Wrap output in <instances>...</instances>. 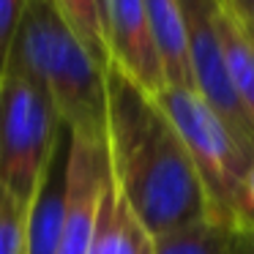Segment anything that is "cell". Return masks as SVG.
<instances>
[{
    "mask_svg": "<svg viewBox=\"0 0 254 254\" xmlns=\"http://www.w3.org/2000/svg\"><path fill=\"white\" fill-rule=\"evenodd\" d=\"M0 254H28V205L0 181Z\"/></svg>",
    "mask_w": 254,
    "mask_h": 254,
    "instance_id": "5bb4252c",
    "label": "cell"
},
{
    "mask_svg": "<svg viewBox=\"0 0 254 254\" xmlns=\"http://www.w3.org/2000/svg\"><path fill=\"white\" fill-rule=\"evenodd\" d=\"M107 156L112 186L153 238L210 219L181 134L148 93L107 66Z\"/></svg>",
    "mask_w": 254,
    "mask_h": 254,
    "instance_id": "6da1fadb",
    "label": "cell"
},
{
    "mask_svg": "<svg viewBox=\"0 0 254 254\" xmlns=\"http://www.w3.org/2000/svg\"><path fill=\"white\" fill-rule=\"evenodd\" d=\"M61 131L50 96L25 74L6 68L0 77V181L19 202L30 205Z\"/></svg>",
    "mask_w": 254,
    "mask_h": 254,
    "instance_id": "277c9868",
    "label": "cell"
},
{
    "mask_svg": "<svg viewBox=\"0 0 254 254\" xmlns=\"http://www.w3.org/2000/svg\"><path fill=\"white\" fill-rule=\"evenodd\" d=\"M153 101L186 145L208 197L210 219L238 232H254L246 208V175L254 161L243 153L230 126L191 88L164 85Z\"/></svg>",
    "mask_w": 254,
    "mask_h": 254,
    "instance_id": "3957f363",
    "label": "cell"
},
{
    "mask_svg": "<svg viewBox=\"0 0 254 254\" xmlns=\"http://www.w3.org/2000/svg\"><path fill=\"white\" fill-rule=\"evenodd\" d=\"M246 28H249V33H252V39H254V8H252V17H249Z\"/></svg>",
    "mask_w": 254,
    "mask_h": 254,
    "instance_id": "ac0fdd59",
    "label": "cell"
},
{
    "mask_svg": "<svg viewBox=\"0 0 254 254\" xmlns=\"http://www.w3.org/2000/svg\"><path fill=\"white\" fill-rule=\"evenodd\" d=\"M110 181V156L104 139L68 131V191L55 254L90 252Z\"/></svg>",
    "mask_w": 254,
    "mask_h": 254,
    "instance_id": "8992f818",
    "label": "cell"
},
{
    "mask_svg": "<svg viewBox=\"0 0 254 254\" xmlns=\"http://www.w3.org/2000/svg\"><path fill=\"white\" fill-rule=\"evenodd\" d=\"M104 39L110 66L153 99L167 85L150 33L145 0H104Z\"/></svg>",
    "mask_w": 254,
    "mask_h": 254,
    "instance_id": "52a82bcc",
    "label": "cell"
},
{
    "mask_svg": "<svg viewBox=\"0 0 254 254\" xmlns=\"http://www.w3.org/2000/svg\"><path fill=\"white\" fill-rule=\"evenodd\" d=\"M246 254H254V232H249V249H246Z\"/></svg>",
    "mask_w": 254,
    "mask_h": 254,
    "instance_id": "d6986e66",
    "label": "cell"
},
{
    "mask_svg": "<svg viewBox=\"0 0 254 254\" xmlns=\"http://www.w3.org/2000/svg\"><path fill=\"white\" fill-rule=\"evenodd\" d=\"M145 11H148L150 33H153V44L159 52L161 68H164L167 85L191 88L181 0H145Z\"/></svg>",
    "mask_w": 254,
    "mask_h": 254,
    "instance_id": "30bf717a",
    "label": "cell"
},
{
    "mask_svg": "<svg viewBox=\"0 0 254 254\" xmlns=\"http://www.w3.org/2000/svg\"><path fill=\"white\" fill-rule=\"evenodd\" d=\"M61 19L71 28V33L82 41V47L90 52L101 68L110 66L104 39V0H52Z\"/></svg>",
    "mask_w": 254,
    "mask_h": 254,
    "instance_id": "4fadbf2b",
    "label": "cell"
},
{
    "mask_svg": "<svg viewBox=\"0 0 254 254\" xmlns=\"http://www.w3.org/2000/svg\"><path fill=\"white\" fill-rule=\"evenodd\" d=\"M68 191V128L63 126L58 145L47 161L36 194L28 205V254H55Z\"/></svg>",
    "mask_w": 254,
    "mask_h": 254,
    "instance_id": "ba28073f",
    "label": "cell"
},
{
    "mask_svg": "<svg viewBox=\"0 0 254 254\" xmlns=\"http://www.w3.org/2000/svg\"><path fill=\"white\" fill-rule=\"evenodd\" d=\"M25 6H28V0H0V77H3V68H6Z\"/></svg>",
    "mask_w": 254,
    "mask_h": 254,
    "instance_id": "9a60e30c",
    "label": "cell"
},
{
    "mask_svg": "<svg viewBox=\"0 0 254 254\" xmlns=\"http://www.w3.org/2000/svg\"><path fill=\"white\" fill-rule=\"evenodd\" d=\"M219 30L224 44V63L230 74V85L235 90L249 121L254 123V39L249 28L230 14L224 6L219 8Z\"/></svg>",
    "mask_w": 254,
    "mask_h": 254,
    "instance_id": "7c38bea8",
    "label": "cell"
},
{
    "mask_svg": "<svg viewBox=\"0 0 254 254\" xmlns=\"http://www.w3.org/2000/svg\"><path fill=\"white\" fill-rule=\"evenodd\" d=\"M153 249L156 238L145 230V224L134 216V210L110 181L88 254H153Z\"/></svg>",
    "mask_w": 254,
    "mask_h": 254,
    "instance_id": "9c48e42d",
    "label": "cell"
},
{
    "mask_svg": "<svg viewBox=\"0 0 254 254\" xmlns=\"http://www.w3.org/2000/svg\"><path fill=\"white\" fill-rule=\"evenodd\" d=\"M221 6L227 8L230 14H235L238 19H241L243 25L249 22V17H252V8H254V0H219Z\"/></svg>",
    "mask_w": 254,
    "mask_h": 254,
    "instance_id": "2e32d148",
    "label": "cell"
},
{
    "mask_svg": "<svg viewBox=\"0 0 254 254\" xmlns=\"http://www.w3.org/2000/svg\"><path fill=\"white\" fill-rule=\"evenodd\" d=\"M219 0H181L183 33L191 88L205 99V104L230 126L243 153L254 161V123L249 121L235 90L230 85L224 63V44L219 30Z\"/></svg>",
    "mask_w": 254,
    "mask_h": 254,
    "instance_id": "5b68a950",
    "label": "cell"
},
{
    "mask_svg": "<svg viewBox=\"0 0 254 254\" xmlns=\"http://www.w3.org/2000/svg\"><path fill=\"white\" fill-rule=\"evenodd\" d=\"M6 68L25 74L50 96L68 131L104 139L107 68L90 58L52 0H28Z\"/></svg>",
    "mask_w": 254,
    "mask_h": 254,
    "instance_id": "7a4b0ae2",
    "label": "cell"
},
{
    "mask_svg": "<svg viewBox=\"0 0 254 254\" xmlns=\"http://www.w3.org/2000/svg\"><path fill=\"white\" fill-rule=\"evenodd\" d=\"M246 208H249V216H252V224H254V164L246 175Z\"/></svg>",
    "mask_w": 254,
    "mask_h": 254,
    "instance_id": "e0dca14e",
    "label": "cell"
},
{
    "mask_svg": "<svg viewBox=\"0 0 254 254\" xmlns=\"http://www.w3.org/2000/svg\"><path fill=\"white\" fill-rule=\"evenodd\" d=\"M249 232H238L213 219L186 224L156 238L153 254H246Z\"/></svg>",
    "mask_w": 254,
    "mask_h": 254,
    "instance_id": "8fae6325",
    "label": "cell"
}]
</instances>
